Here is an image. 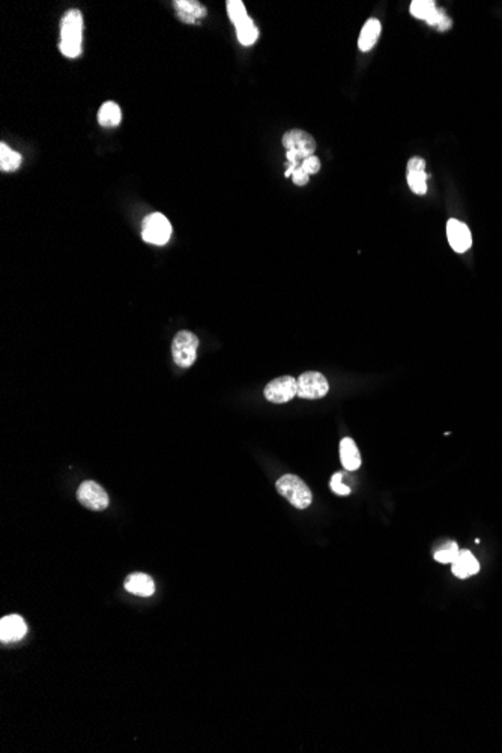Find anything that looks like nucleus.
I'll return each instance as SVG.
<instances>
[{
    "instance_id": "1",
    "label": "nucleus",
    "mask_w": 502,
    "mask_h": 753,
    "mask_svg": "<svg viewBox=\"0 0 502 753\" xmlns=\"http://www.w3.org/2000/svg\"><path fill=\"white\" fill-rule=\"evenodd\" d=\"M83 16L79 9H71L62 18L59 48L65 57L74 59L81 53Z\"/></svg>"
},
{
    "instance_id": "2",
    "label": "nucleus",
    "mask_w": 502,
    "mask_h": 753,
    "mask_svg": "<svg viewBox=\"0 0 502 753\" xmlns=\"http://www.w3.org/2000/svg\"><path fill=\"white\" fill-rule=\"evenodd\" d=\"M283 146L286 147V157L290 167L297 169L305 158L313 157L316 151V142L309 132L302 130H290L283 135Z\"/></svg>"
},
{
    "instance_id": "3",
    "label": "nucleus",
    "mask_w": 502,
    "mask_h": 753,
    "mask_svg": "<svg viewBox=\"0 0 502 753\" xmlns=\"http://www.w3.org/2000/svg\"><path fill=\"white\" fill-rule=\"evenodd\" d=\"M277 492L281 497L286 498L293 507L298 510H305L310 507L313 501V495L309 489V486L297 475H283L277 480L275 483Z\"/></svg>"
},
{
    "instance_id": "4",
    "label": "nucleus",
    "mask_w": 502,
    "mask_h": 753,
    "mask_svg": "<svg viewBox=\"0 0 502 753\" xmlns=\"http://www.w3.org/2000/svg\"><path fill=\"white\" fill-rule=\"evenodd\" d=\"M199 339L190 331H179L171 341V356L173 361L183 368H188L194 364L198 358Z\"/></svg>"
},
{
    "instance_id": "5",
    "label": "nucleus",
    "mask_w": 502,
    "mask_h": 753,
    "mask_svg": "<svg viewBox=\"0 0 502 753\" xmlns=\"http://www.w3.org/2000/svg\"><path fill=\"white\" fill-rule=\"evenodd\" d=\"M171 237L170 221L160 213L149 214L143 220L142 238L152 245H166Z\"/></svg>"
},
{
    "instance_id": "6",
    "label": "nucleus",
    "mask_w": 502,
    "mask_h": 753,
    "mask_svg": "<svg viewBox=\"0 0 502 753\" xmlns=\"http://www.w3.org/2000/svg\"><path fill=\"white\" fill-rule=\"evenodd\" d=\"M411 14L430 26H436L439 30H447L451 26V20L445 16L444 9H439L433 0H413Z\"/></svg>"
},
{
    "instance_id": "7",
    "label": "nucleus",
    "mask_w": 502,
    "mask_h": 753,
    "mask_svg": "<svg viewBox=\"0 0 502 753\" xmlns=\"http://www.w3.org/2000/svg\"><path fill=\"white\" fill-rule=\"evenodd\" d=\"M263 394L271 403H287L298 396V380L292 376H280L269 382Z\"/></svg>"
},
{
    "instance_id": "8",
    "label": "nucleus",
    "mask_w": 502,
    "mask_h": 753,
    "mask_svg": "<svg viewBox=\"0 0 502 753\" xmlns=\"http://www.w3.org/2000/svg\"><path fill=\"white\" fill-rule=\"evenodd\" d=\"M77 499L83 507L92 511H103L108 507L107 492L95 481H83L77 490Z\"/></svg>"
},
{
    "instance_id": "9",
    "label": "nucleus",
    "mask_w": 502,
    "mask_h": 753,
    "mask_svg": "<svg viewBox=\"0 0 502 753\" xmlns=\"http://www.w3.org/2000/svg\"><path fill=\"white\" fill-rule=\"evenodd\" d=\"M329 391L328 380L322 373L307 372L298 378V397L301 399H322Z\"/></svg>"
},
{
    "instance_id": "10",
    "label": "nucleus",
    "mask_w": 502,
    "mask_h": 753,
    "mask_svg": "<svg viewBox=\"0 0 502 753\" xmlns=\"http://www.w3.org/2000/svg\"><path fill=\"white\" fill-rule=\"evenodd\" d=\"M447 238H448L451 249L456 253H467L472 245V237H471L469 227L456 218L448 220Z\"/></svg>"
},
{
    "instance_id": "11",
    "label": "nucleus",
    "mask_w": 502,
    "mask_h": 753,
    "mask_svg": "<svg viewBox=\"0 0 502 753\" xmlns=\"http://www.w3.org/2000/svg\"><path fill=\"white\" fill-rule=\"evenodd\" d=\"M28 633V625L20 615H8L0 620V640L8 642L21 640Z\"/></svg>"
},
{
    "instance_id": "12",
    "label": "nucleus",
    "mask_w": 502,
    "mask_h": 753,
    "mask_svg": "<svg viewBox=\"0 0 502 753\" xmlns=\"http://www.w3.org/2000/svg\"><path fill=\"white\" fill-rule=\"evenodd\" d=\"M427 179L428 175L426 174V162L420 157H412L408 162V183L409 188L415 194H426L427 193Z\"/></svg>"
},
{
    "instance_id": "13",
    "label": "nucleus",
    "mask_w": 502,
    "mask_h": 753,
    "mask_svg": "<svg viewBox=\"0 0 502 753\" xmlns=\"http://www.w3.org/2000/svg\"><path fill=\"white\" fill-rule=\"evenodd\" d=\"M173 8L178 18L187 24H194L198 20L206 17L207 12L206 8L195 0H176L173 2Z\"/></svg>"
},
{
    "instance_id": "14",
    "label": "nucleus",
    "mask_w": 502,
    "mask_h": 753,
    "mask_svg": "<svg viewBox=\"0 0 502 753\" xmlns=\"http://www.w3.org/2000/svg\"><path fill=\"white\" fill-rule=\"evenodd\" d=\"M452 574L459 579H467L479 573L480 564L469 550H459L457 558L452 562Z\"/></svg>"
},
{
    "instance_id": "15",
    "label": "nucleus",
    "mask_w": 502,
    "mask_h": 753,
    "mask_svg": "<svg viewBox=\"0 0 502 753\" xmlns=\"http://www.w3.org/2000/svg\"><path fill=\"white\" fill-rule=\"evenodd\" d=\"M125 589L130 594L140 597H151L155 592V584L151 576L144 573H134L125 579Z\"/></svg>"
},
{
    "instance_id": "16",
    "label": "nucleus",
    "mask_w": 502,
    "mask_h": 753,
    "mask_svg": "<svg viewBox=\"0 0 502 753\" xmlns=\"http://www.w3.org/2000/svg\"><path fill=\"white\" fill-rule=\"evenodd\" d=\"M340 460L343 468L349 472L357 471L361 466V454L357 443L352 438H343L340 442Z\"/></svg>"
},
{
    "instance_id": "17",
    "label": "nucleus",
    "mask_w": 502,
    "mask_h": 753,
    "mask_svg": "<svg viewBox=\"0 0 502 753\" xmlns=\"http://www.w3.org/2000/svg\"><path fill=\"white\" fill-rule=\"evenodd\" d=\"M381 32H382V24L379 20L376 18H370L367 20L364 28L361 29V33H360V38H358V48L365 53V52H370L372 48L376 45L379 36H381Z\"/></svg>"
},
{
    "instance_id": "18",
    "label": "nucleus",
    "mask_w": 502,
    "mask_h": 753,
    "mask_svg": "<svg viewBox=\"0 0 502 753\" xmlns=\"http://www.w3.org/2000/svg\"><path fill=\"white\" fill-rule=\"evenodd\" d=\"M122 119L120 107L113 101H105L100 112H98V122L103 127H118Z\"/></svg>"
},
{
    "instance_id": "19",
    "label": "nucleus",
    "mask_w": 502,
    "mask_h": 753,
    "mask_svg": "<svg viewBox=\"0 0 502 753\" xmlns=\"http://www.w3.org/2000/svg\"><path fill=\"white\" fill-rule=\"evenodd\" d=\"M236 36H238V41L242 44V45H253L256 41H257V36H259V30H257V28L254 26V23L250 17H247L244 21L238 23L236 24Z\"/></svg>"
},
{
    "instance_id": "20",
    "label": "nucleus",
    "mask_w": 502,
    "mask_h": 753,
    "mask_svg": "<svg viewBox=\"0 0 502 753\" xmlns=\"http://www.w3.org/2000/svg\"><path fill=\"white\" fill-rule=\"evenodd\" d=\"M21 164V155L12 151L5 143L0 145V170L16 171Z\"/></svg>"
},
{
    "instance_id": "21",
    "label": "nucleus",
    "mask_w": 502,
    "mask_h": 753,
    "mask_svg": "<svg viewBox=\"0 0 502 753\" xmlns=\"http://www.w3.org/2000/svg\"><path fill=\"white\" fill-rule=\"evenodd\" d=\"M227 12H229L230 21L234 23L235 26H236L238 23L244 21L249 17L246 6H244V4L241 2V0H229V2H227Z\"/></svg>"
},
{
    "instance_id": "22",
    "label": "nucleus",
    "mask_w": 502,
    "mask_h": 753,
    "mask_svg": "<svg viewBox=\"0 0 502 753\" xmlns=\"http://www.w3.org/2000/svg\"><path fill=\"white\" fill-rule=\"evenodd\" d=\"M457 553H459V548L456 543H448V545L443 546L435 553V560L443 564H452L457 558Z\"/></svg>"
},
{
    "instance_id": "23",
    "label": "nucleus",
    "mask_w": 502,
    "mask_h": 753,
    "mask_svg": "<svg viewBox=\"0 0 502 753\" xmlns=\"http://www.w3.org/2000/svg\"><path fill=\"white\" fill-rule=\"evenodd\" d=\"M341 480H343V474H341V472L334 474L333 478H331V483H329V486H331V490H333L334 493H337V495H340V497H348L349 493H350V489H349L348 485L343 483Z\"/></svg>"
},
{
    "instance_id": "24",
    "label": "nucleus",
    "mask_w": 502,
    "mask_h": 753,
    "mask_svg": "<svg viewBox=\"0 0 502 753\" xmlns=\"http://www.w3.org/2000/svg\"><path fill=\"white\" fill-rule=\"evenodd\" d=\"M301 167L307 175H314V174H317V171L321 170V162H319V158H316L313 155V157L305 158L304 162L301 163Z\"/></svg>"
},
{
    "instance_id": "25",
    "label": "nucleus",
    "mask_w": 502,
    "mask_h": 753,
    "mask_svg": "<svg viewBox=\"0 0 502 753\" xmlns=\"http://www.w3.org/2000/svg\"><path fill=\"white\" fill-rule=\"evenodd\" d=\"M292 179L293 182H295V185H300V187H304V185H307L309 179H310V175L305 174V171L302 170V167H297L295 171L292 174Z\"/></svg>"
}]
</instances>
